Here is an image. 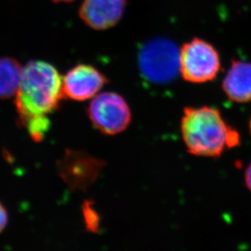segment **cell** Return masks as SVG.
<instances>
[{
  "mask_svg": "<svg viewBox=\"0 0 251 251\" xmlns=\"http://www.w3.org/2000/svg\"><path fill=\"white\" fill-rule=\"evenodd\" d=\"M180 131L188 152L195 156L217 158L241 142L239 133L226 123L221 112L208 106L185 107Z\"/></svg>",
  "mask_w": 251,
  "mask_h": 251,
  "instance_id": "1",
  "label": "cell"
},
{
  "mask_svg": "<svg viewBox=\"0 0 251 251\" xmlns=\"http://www.w3.org/2000/svg\"><path fill=\"white\" fill-rule=\"evenodd\" d=\"M63 79L55 67L43 60H32L23 68L15 105L20 123L48 117L64 99Z\"/></svg>",
  "mask_w": 251,
  "mask_h": 251,
  "instance_id": "2",
  "label": "cell"
},
{
  "mask_svg": "<svg viewBox=\"0 0 251 251\" xmlns=\"http://www.w3.org/2000/svg\"><path fill=\"white\" fill-rule=\"evenodd\" d=\"M138 65L146 81L154 85H167L180 73V50L166 38H154L139 48Z\"/></svg>",
  "mask_w": 251,
  "mask_h": 251,
  "instance_id": "3",
  "label": "cell"
},
{
  "mask_svg": "<svg viewBox=\"0 0 251 251\" xmlns=\"http://www.w3.org/2000/svg\"><path fill=\"white\" fill-rule=\"evenodd\" d=\"M221 69L218 50L201 38H194L180 50V74L188 82L206 83L213 81Z\"/></svg>",
  "mask_w": 251,
  "mask_h": 251,
  "instance_id": "4",
  "label": "cell"
},
{
  "mask_svg": "<svg viewBox=\"0 0 251 251\" xmlns=\"http://www.w3.org/2000/svg\"><path fill=\"white\" fill-rule=\"evenodd\" d=\"M87 114L95 128L106 135L122 133L132 121L129 105L117 93H102L93 98Z\"/></svg>",
  "mask_w": 251,
  "mask_h": 251,
  "instance_id": "5",
  "label": "cell"
},
{
  "mask_svg": "<svg viewBox=\"0 0 251 251\" xmlns=\"http://www.w3.org/2000/svg\"><path fill=\"white\" fill-rule=\"evenodd\" d=\"M108 79L95 67L78 64L70 69L63 78L64 97L82 102L95 97Z\"/></svg>",
  "mask_w": 251,
  "mask_h": 251,
  "instance_id": "6",
  "label": "cell"
},
{
  "mask_svg": "<svg viewBox=\"0 0 251 251\" xmlns=\"http://www.w3.org/2000/svg\"><path fill=\"white\" fill-rule=\"evenodd\" d=\"M126 7V0H84L79 15L90 28L103 30L120 22Z\"/></svg>",
  "mask_w": 251,
  "mask_h": 251,
  "instance_id": "7",
  "label": "cell"
},
{
  "mask_svg": "<svg viewBox=\"0 0 251 251\" xmlns=\"http://www.w3.org/2000/svg\"><path fill=\"white\" fill-rule=\"evenodd\" d=\"M222 89L232 102H251V62L233 60L224 78Z\"/></svg>",
  "mask_w": 251,
  "mask_h": 251,
  "instance_id": "8",
  "label": "cell"
},
{
  "mask_svg": "<svg viewBox=\"0 0 251 251\" xmlns=\"http://www.w3.org/2000/svg\"><path fill=\"white\" fill-rule=\"evenodd\" d=\"M23 68L11 57L0 58V100L13 97L22 80Z\"/></svg>",
  "mask_w": 251,
  "mask_h": 251,
  "instance_id": "9",
  "label": "cell"
},
{
  "mask_svg": "<svg viewBox=\"0 0 251 251\" xmlns=\"http://www.w3.org/2000/svg\"><path fill=\"white\" fill-rule=\"evenodd\" d=\"M8 223V214L4 206L0 202V233L5 229Z\"/></svg>",
  "mask_w": 251,
  "mask_h": 251,
  "instance_id": "10",
  "label": "cell"
},
{
  "mask_svg": "<svg viewBox=\"0 0 251 251\" xmlns=\"http://www.w3.org/2000/svg\"><path fill=\"white\" fill-rule=\"evenodd\" d=\"M245 184L247 189L251 192V163L245 173Z\"/></svg>",
  "mask_w": 251,
  "mask_h": 251,
  "instance_id": "11",
  "label": "cell"
},
{
  "mask_svg": "<svg viewBox=\"0 0 251 251\" xmlns=\"http://www.w3.org/2000/svg\"><path fill=\"white\" fill-rule=\"evenodd\" d=\"M52 1H54V2H72V1H74V0H52Z\"/></svg>",
  "mask_w": 251,
  "mask_h": 251,
  "instance_id": "12",
  "label": "cell"
},
{
  "mask_svg": "<svg viewBox=\"0 0 251 251\" xmlns=\"http://www.w3.org/2000/svg\"><path fill=\"white\" fill-rule=\"evenodd\" d=\"M250 132H251V121H250Z\"/></svg>",
  "mask_w": 251,
  "mask_h": 251,
  "instance_id": "13",
  "label": "cell"
}]
</instances>
